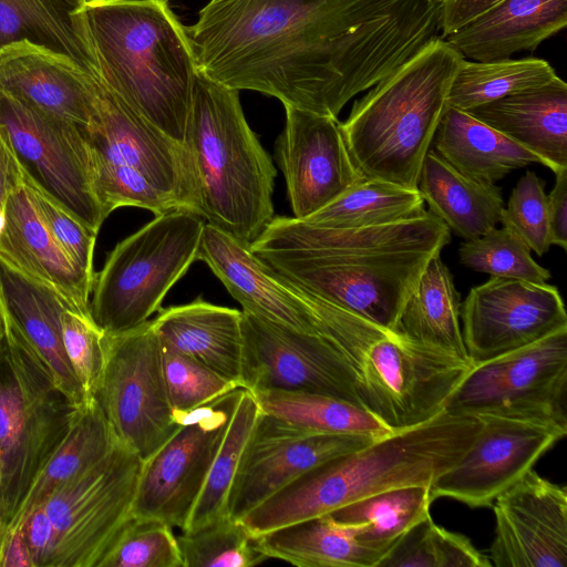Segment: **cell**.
Wrapping results in <instances>:
<instances>
[{
	"label": "cell",
	"mask_w": 567,
	"mask_h": 567,
	"mask_svg": "<svg viewBox=\"0 0 567 567\" xmlns=\"http://www.w3.org/2000/svg\"><path fill=\"white\" fill-rule=\"evenodd\" d=\"M530 252L514 231L503 226L462 243L458 258L465 267L492 277L545 284L551 275L534 260Z\"/></svg>",
	"instance_id": "cell-42"
},
{
	"label": "cell",
	"mask_w": 567,
	"mask_h": 567,
	"mask_svg": "<svg viewBox=\"0 0 567 567\" xmlns=\"http://www.w3.org/2000/svg\"><path fill=\"white\" fill-rule=\"evenodd\" d=\"M79 12L105 86L184 144L199 71L168 0H86Z\"/></svg>",
	"instance_id": "cell-3"
},
{
	"label": "cell",
	"mask_w": 567,
	"mask_h": 567,
	"mask_svg": "<svg viewBox=\"0 0 567 567\" xmlns=\"http://www.w3.org/2000/svg\"><path fill=\"white\" fill-rule=\"evenodd\" d=\"M464 59L445 39L436 38L353 103L340 130L363 178L417 189Z\"/></svg>",
	"instance_id": "cell-6"
},
{
	"label": "cell",
	"mask_w": 567,
	"mask_h": 567,
	"mask_svg": "<svg viewBox=\"0 0 567 567\" xmlns=\"http://www.w3.org/2000/svg\"><path fill=\"white\" fill-rule=\"evenodd\" d=\"M241 390L190 410L173 411L179 427L143 461L132 517L158 519L183 530Z\"/></svg>",
	"instance_id": "cell-14"
},
{
	"label": "cell",
	"mask_w": 567,
	"mask_h": 567,
	"mask_svg": "<svg viewBox=\"0 0 567 567\" xmlns=\"http://www.w3.org/2000/svg\"><path fill=\"white\" fill-rule=\"evenodd\" d=\"M143 460L118 440L42 505L55 534L49 567H100L132 507Z\"/></svg>",
	"instance_id": "cell-10"
},
{
	"label": "cell",
	"mask_w": 567,
	"mask_h": 567,
	"mask_svg": "<svg viewBox=\"0 0 567 567\" xmlns=\"http://www.w3.org/2000/svg\"><path fill=\"white\" fill-rule=\"evenodd\" d=\"M286 123L275 147L293 217L305 219L363 179L338 118L285 106Z\"/></svg>",
	"instance_id": "cell-20"
},
{
	"label": "cell",
	"mask_w": 567,
	"mask_h": 567,
	"mask_svg": "<svg viewBox=\"0 0 567 567\" xmlns=\"http://www.w3.org/2000/svg\"><path fill=\"white\" fill-rule=\"evenodd\" d=\"M450 240L430 210L364 228L274 217L250 249L299 289L396 331L420 276Z\"/></svg>",
	"instance_id": "cell-2"
},
{
	"label": "cell",
	"mask_w": 567,
	"mask_h": 567,
	"mask_svg": "<svg viewBox=\"0 0 567 567\" xmlns=\"http://www.w3.org/2000/svg\"><path fill=\"white\" fill-rule=\"evenodd\" d=\"M159 340L163 375L173 411L200 406L240 388L197 359Z\"/></svg>",
	"instance_id": "cell-45"
},
{
	"label": "cell",
	"mask_w": 567,
	"mask_h": 567,
	"mask_svg": "<svg viewBox=\"0 0 567 567\" xmlns=\"http://www.w3.org/2000/svg\"><path fill=\"white\" fill-rule=\"evenodd\" d=\"M417 189L429 210L464 240L477 238L502 221L501 187L462 174L433 150L426 153Z\"/></svg>",
	"instance_id": "cell-29"
},
{
	"label": "cell",
	"mask_w": 567,
	"mask_h": 567,
	"mask_svg": "<svg viewBox=\"0 0 567 567\" xmlns=\"http://www.w3.org/2000/svg\"><path fill=\"white\" fill-rule=\"evenodd\" d=\"M432 502L430 485H406L361 498L329 515L338 524L355 526L360 542L385 556L430 516Z\"/></svg>",
	"instance_id": "cell-34"
},
{
	"label": "cell",
	"mask_w": 567,
	"mask_h": 567,
	"mask_svg": "<svg viewBox=\"0 0 567 567\" xmlns=\"http://www.w3.org/2000/svg\"><path fill=\"white\" fill-rule=\"evenodd\" d=\"M0 567H33L30 551L20 528L4 538L0 551Z\"/></svg>",
	"instance_id": "cell-53"
},
{
	"label": "cell",
	"mask_w": 567,
	"mask_h": 567,
	"mask_svg": "<svg viewBox=\"0 0 567 567\" xmlns=\"http://www.w3.org/2000/svg\"><path fill=\"white\" fill-rule=\"evenodd\" d=\"M241 313L243 389L318 393L362 408L349 365L327 338Z\"/></svg>",
	"instance_id": "cell-15"
},
{
	"label": "cell",
	"mask_w": 567,
	"mask_h": 567,
	"mask_svg": "<svg viewBox=\"0 0 567 567\" xmlns=\"http://www.w3.org/2000/svg\"><path fill=\"white\" fill-rule=\"evenodd\" d=\"M100 567H183V558L172 526L131 517Z\"/></svg>",
	"instance_id": "cell-44"
},
{
	"label": "cell",
	"mask_w": 567,
	"mask_h": 567,
	"mask_svg": "<svg viewBox=\"0 0 567 567\" xmlns=\"http://www.w3.org/2000/svg\"><path fill=\"white\" fill-rule=\"evenodd\" d=\"M0 342V551L39 473L79 411L4 316Z\"/></svg>",
	"instance_id": "cell-8"
},
{
	"label": "cell",
	"mask_w": 567,
	"mask_h": 567,
	"mask_svg": "<svg viewBox=\"0 0 567 567\" xmlns=\"http://www.w3.org/2000/svg\"><path fill=\"white\" fill-rule=\"evenodd\" d=\"M567 327L522 348L474 363L445 411L508 415L567 426Z\"/></svg>",
	"instance_id": "cell-11"
},
{
	"label": "cell",
	"mask_w": 567,
	"mask_h": 567,
	"mask_svg": "<svg viewBox=\"0 0 567 567\" xmlns=\"http://www.w3.org/2000/svg\"><path fill=\"white\" fill-rule=\"evenodd\" d=\"M116 441L97 401L82 405L65 437L34 480L8 535L58 488L102 458Z\"/></svg>",
	"instance_id": "cell-33"
},
{
	"label": "cell",
	"mask_w": 567,
	"mask_h": 567,
	"mask_svg": "<svg viewBox=\"0 0 567 567\" xmlns=\"http://www.w3.org/2000/svg\"><path fill=\"white\" fill-rule=\"evenodd\" d=\"M83 130L93 158L141 172L183 209L204 217L197 171L188 148L133 111L102 80L95 115Z\"/></svg>",
	"instance_id": "cell-17"
},
{
	"label": "cell",
	"mask_w": 567,
	"mask_h": 567,
	"mask_svg": "<svg viewBox=\"0 0 567 567\" xmlns=\"http://www.w3.org/2000/svg\"><path fill=\"white\" fill-rule=\"evenodd\" d=\"M183 567H252L269 559L240 520H217L177 537Z\"/></svg>",
	"instance_id": "cell-41"
},
{
	"label": "cell",
	"mask_w": 567,
	"mask_h": 567,
	"mask_svg": "<svg viewBox=\"0 0 567 567\" xmlns=\"http://www.w3.org/2000/svg\"><path fill=\"white\" fill-rule=\"evenodd\" d=\"M6 333V321H4V313L2 310V307L0 305V342L2 341Z\"/></svg>",
	"instance_id": "cell-54"
},
{
	"label": "cell",
	"mask_w": 567,
	"mask_h": 567,
	"mask_svg": "<svg viewBox=\"0 0 567 567\" xmlns=\"http://www.w3.org/2000/svg\"><path fill=\"white\" fill-rule=\"evenodd\" d=\"M460 310V293L440 254L429 261L405 301L396 331L420 343L471 361L462 337Z\"/></svg>",
	"instance_id": "cell-32"
},
{
	"label": "cell",
	"mask_w": 567,
	"mask_h": 567,
	"mask_svg": "<svg viewBox=\"0 0 567 567\" xmlns=\"http://www.w3.org/2000/svg\"><path fill=\"white\" fill-rule=\"evenodd\" d=\"M25 185L55 240L82 271L95 278L93 255L97 234L43 192Z\"/></svg>",
	"instance_id": "cell-48"
},
{
	"label": "cell",
	"mask_w": 567,
	"mask_h": 567,
	"mask_svg": "<svg viewBox=\"0 0 567 567\" xmlns=\"http://www.w3.org/2000/svg\"><path fill=\"white\" fill-rule=\"evenodd\" d=\"M95 400L116 439L143 461L177 431L153 320L105 334V362Z\"/></svg>",
	"instance_id": "cell-12"
},
{
	"label": "cell",
	"mask_w": 567,
	"mask_h": 567,
	"mask_svg": "<svg viewBox=\"0 0 567 567\" xmlns=\"http://www.w3.org/2000/svg\"><path fill=\"white\" fill-rule=\"evenodd\" d=\"M0 305L45 364L58 386L79 408L85 393L66 357L62 338V312L74 311L53 288L24 275L0 258Z\"/></svg>",
	"instance_id": "cell-25"
},
{
	"label": "cell",
	"mask_w": 567,
	"mask_h": 567,
	"mask_svg": "<svg viewBox=\"0 0 567 567\" xmlns=\"http://www.w3.org/2000/svg\"><path fill=\"white\" fill-rule=\"evenodd\" d=\"M293 287L312 312L318 333L349 365L362 408L392 432L445 411L474 364Z\"/></svg>",
	"instance_id": "cell-5"
},
{
	"label": "cell",
	"mask_w": 567,
	"mask_h": 567,
	"mask_svg": "<svg viewBox=\"0 0 567 567\" xmlns=\"http://www.w3.org/2000/svg\"><path fill=\"white\" fill-rule=\"evenodd\" d=\"M23 184V171L9 143L0 132V224L8 197Z\"/></svg>",
	"instance_id": "cell-52"
},
{
	"label": "cell",
	"mask_w": 567,
	"mask_h": 567,
	"mask_svg": "<svg viewBox=\"0 0 567 567\" xmlns=\"http://www.w3.org/2000/svg\"><path fill=\"white\" fill-rule=\"evenodd\" d=\"M17 528H20L23 533L33 561V567H49L55 534L53 525L43 506L30 513Z\"/></svg>",
	"instance_id": "cell-49"
},
{
	"label": "cell",
	"mask_w": 567,
	"mask_h": 567,
	"mask_svg": "<svg viewBox=\"0 0 567 567\" xmlns=\"http://www.w3.org/2000/svg\"><path fill=\"white\" fill-rule=\"evenodd\" d=\"M556 76L549 62L534 56L493 61L464 59L452 81L447 106L467 111L544 85Z\"/></svg>",
	"instance_id": "cell-38"
},
{
	"label": "cell",
	"mask_w": 567,
	"mask_h": 567,
	"mask_svg": "<svg viewBox=\"0 0 567 567\" xmlns=\"http://www.w3.org/2000/svg\"><path fill=\"white\" fill-rule=\"evenodd\" d=\"M466 353L477 363L535 342L567 327L557 287L492 277L473 287L461 303Z\"/></svg>",
	"instance_id": "cell-18"
},
{
	"label": "cell",
	"mask_w": 567,
	"mask_h": 567,
	"mask_svg": "<svg viewBox=\"0 0 567 567\" xmlns=\"http://www.w3.org/2000/svg\"><path fill=\"white\" fill-rule=\"evenodd\" d=\"M0 258L24 275L53 288L75 312L90 318L95 278L82 271L42 219L29 187L8 197L0 224Z\"/></svg>",
	"instance_id": "cell-24"
},
{
	"label": "cell",
	"mask_w": 567,
	"mask_h": 567,
	"mask_svg": "<svg viewBox=\"0 0 567 567\" xmlns=\"http://www.w3.org/2000/svg\"><path fill=\"white\" fill-rule=\"evenodd\" d=\"M261 412L255 395L243 389L183 533L229 517L230 494Z\"/></svg>",
	"instance_id": "cell-35"
},
{
	"label": "cell",
	"mask_w": 567,
	"mask_h": 567,
	"mask_svg": "<svg viewBox=\"0 0 567 567\" xmlns=\"http://www.w3.org/2000/svg\"><path fill=\"white\" fill-rule=\"evenodd\" d=\"M466 112L537 155L555 174L567 169V84L558 75Z\"/></svg>",
	"instance_id": "cell-26"
},
{
	"label": "cell",
	"mask_w": 567,
	"mask_h": 567,
	"mask_svg": "<svg viewBox=\"0 0 567 567\" xmlns=\"http://www.w3.org/2000/svg\"><path fill=\"white\" fill-rule=\"evenodd\" d=\"M262 412L303 429L332 434H362L380 439L393 433L363 408L330 395L266 390L252 393Z\"/></svg>",
	"instance_id": "cell-36"
},
{
	"label": "cell",
	"mask_w": 567,
	"mask_h": 567,
	"mask_svg": "<svg viewBox=\"0 0 567 567\" xmlns=\"http://www.w3.org/2000/svg\"><path fill=\"white\" fill-rule=\"evenodd\" d=\"M464 535L436 525L431 516L409 530L378 567H491Z\"/></svg>",
	"instance_id": "cell-40"
},
{
	"label": "cell",
	"mask_w": 567,
	"mask_h": 567,
	"mask_svg": "<svg viewBox=\"0 0 567 567\" xmlns=\"http://www.w3.org/2000/svg\"><path fill=\"white\" fill-rule=\"evenodd\" d=\"M241 311L202 298L159 310L153 319L162 340L241 388L244 334Z\"/></svg>",
	"instance_id": "cell-28"
},
{
	"label": "cell",
	"mask_w": 567,
	"mask_h": 567,
	"mask_svg": "<svg viewBox=\"0 0 567 567\" xmlns=\"http://www.w3.org/2000/svg\"><path fill=\"white\" fill-rule=\"evenodd\" d=\"M481 427L461 458L431 485V497H447L472 508L489 507L567 434L555 422L482 415Z\"/></svg>",
	"instance_id": "cell-16"
},
{
	"label": "cell",
	"mask_w": 567,
	"mask_h": 567,
	"mask_svg": "<svg viewBox=\"0 0 567 567\" xmlns=\"http://www.w3.org/2000/svg\"><path fill=\"white\" fill-rule=\"evenodd\" d=\"M206 219L185 209L155 216L109 254L95 275L93 321L105 334L146 322L169 289L197 260Z\"/></svg>",
	"instance_id": "cell-9"
},
{
	"label": "cell",
	"mask_w": 567,
	"mask_h": 567,
	"mask_svg": "<svg viewBox=\"0 0 567 567\" xmlns=\"http://www.w3.org/2000/svg\"><path fill=\"white\" fill-rule=\"evenodd\" d=\"M423 204L419 189L363 178L301 220L322 227L364 228L417 216L425 210Z\"/></svg>",
	"instance_id": "cell-37"
},
{
	"label": "cell",
	"mask_w": 567,
	"mask_h": 567,
	"mask_svg": "<svg viewBox=\"0 0 567 567\" xmlns=\"http://www.w3.org/2000/svg\"><path fill=\"white\" fill-rule=\"evenodd\" d=\"M92 189L105 218L123 206L152 212L155 216L183 209L178 202L141 172L92 157Z\"/></svg>",
	"instance_id": "cell-43"
},
{
	"label": "cell",
	"mask_w": 567,
	"mask_h": 567,
	"mask_svg": "<svg viewBox=\"0 0 567 567\" xmlns=\"http://www.w3.org/2000/svg\"><path fill=\"white\" fill-rule=\"evenodd\" d=\"M547 195L550 244L567 249V169L558 172Z\"/></svg>",
	"instance_id": "cell-51"
},
{
	"label": "cell",
	"mask_w": 567,
	"mask_h": 567,
	"mask_svg": "<svg viewBox=\"0 0 567 567\" xmlns=\"http://www.w3.org/2000/svg\"><path fill=\"white\" fill-rule=\"evenodd\" d=\"M567 25V0H502L444 38L472 61L533 51Z\"/></svg>",
	"instance_id": "cell-27"
},
{
	"label": "cell",
	"mask_w": 567,
	"mask_h": 567,
	"mask_svg": "<svg viewBox=\"0 0 567 567\" xmlns=\"http://www.w3.org/2000/svg\"><path fill=\"white\" fill-rule=\"evenodd\" d=\"M187 30L208 79L334 118L441 38L435 0H209Z\"/></svg>",
	"instance_id": "cell-1"
},
{
	"label": "cell",
	"mask_w": 567,
	"mask_h": 567,
	"mask_svg": "<svg viewBox=\"0 0 567 567\" xmlns=\"http://www.w3.org/2000/svg\"><path fill=\"white\" fill-rule=\"evenodd\" d=\"M432 145L462 174L495 183L509 172L542 159L466 111L446 106Z\"/></svg>",
	"instance_id": "cell-30"
},
{
	"label": "cell",
	"mask_w": 567,
	"mask_h": 567,
	"mask_svg": "<svg viewBox=\"0 0 567 567\" xmlns=\"http://www.w3.org/2000/svg\"><path fill=\"white\" fill-rule=\"evenodd\" d=\"M184 145L207 223L251 245L274 219L277 171L248 125L239 91L198 73Z\"/></svg>",
	"instance_id": "cell-7"
},
{
	"label": "cell",
	"mask_w": 567,
	"mask_h": 567,
	"mask_svg": "<svg viewBox=\"0 0 567 567\" xmlns=\"http://www.w3.org/2000/svg\"><path fill=\"white\" fill-rule=\"evenodd\" d=\"M73 2H75L76 4L79 6H83V3L86 1V0H72Z\"/></svg>",
	"instance_id": "cell-55"
},
{
	"label": "cell",
	"mask_w": 567,
	"mask_h": 567,
	"mask_svg": "<svg viewBox=\"0 0 567 567\" xmlns=\"http://www.w3.org/2000/svg\"><path fill=\"white\" fill-rule=\"evenodd\" d=\"M495 534L487 555L496 567L567 566V488L533 468L491 505Z\"/></svg>",
	"instance_id": "cell-21"
},
{
	"label": "cell",
	"mask_w": 567,
	"mask_h": 567,
	"mask_svg": "<svg viewBox=\"0 0 567 567\" xmlns=\"http://www.w3.org/2000/svg\"><path fill=\"white\" fill-rule=\"evenodd\" d=\"M501 224L514 231L538 256L549 250L548 199L545 182L536 173L527 171L519 178L504 207Z\"/></svg>",
	"instance_id": "cell-46"
},
{
	"label": "cell",
	"mask_w": 567,
	"mask_h": 567,
	"mask_svg": "<svg viewBox=\"0 0 567 567\" xmlns=\"http://www.w3.org/2000/svg\"><path fill=\"white\" fill-rule=\"evenodd\" d=\"M101 76L66 54L20 40L0 48V89L50 115L87 127Z\"/></svg>",
	"instance_id": "cell-22"
},
{
	"label": "cell",
	"mask_w": 567,
	"mask_h": 567,
	"mask_svg": "<svg viewBox=\"0 0 567 567\" xmlns=\"http://www.w3.org/2000/svg\"><path fill=\"white\" fill-rule=\"evenodd\" d=\"M0 132L33 186L94 233L106 219L92 189V154L83 127L0 89Z\"/></svg>",
	"instance_id": "cell-13"
},
{
	"label": "cell",
	"mask_w": 567,
	"mask_h": 567,
	"mask_svg": "<svg viewBox=\"0 0 567 567\" xmlns=\"http://www.w3.org/2000/svg\"><path fill=\"white\" fill-rule=\"evenodd\" d=\"M243 310L301 332L318 333L312 312L298 290L245 244L205 223L197 251Z\"/></svg>",
	"instance_id": "cell-23"
},
{
	"label": "cell",
	"mask_w": 567,
	"mask_h": 567,
	"mask_svg": "<svg viewBox=\"0 0 567 567\" xmlns=\"http://www.w3.org/2000/svg\"><path fill=\"white\" fill-rule=\"evenodd\" d=\"M62 338L66 357L82 385L86 400L95 399L105 362V333L93 319L65 309Z\"/></svg>",
	"instance_id": "cell-47"
},
{
	"label": "cell",
	"mask_w": 567,
	"mask_h": 567,
	"mask_svg": "<svg viewBox=\"0 0 567 567\" xmlns=\"http://www.w3.org/2000/svg\"><path fill=\"white\" fill-rule=\"evenodd\" d=\"M502 0H437L441 38L458 30Z\"/></svg>",
	"instance_id": "cell-50"
},
{
	"label": "cell",
	"mask_w": 567,
	"mask_h": 567,
	"mask_svg": "<svg viewBox=\"0 0 567 567\" xmlns=\"http://www.w3.org/2000/svg\"><path fill=\"white\" fill-rule=\"evenodd\" d=\"M28 24L33 43L66 54L100 75L79 9L72 0H10Z\"/></svg>",
	"instance_id": "cell-39"
},
{
	"label": "cell",
	"mask_w": 567,
	"mask_h": 567,
	"mask_svg": "<svg viewBox=\"0 0 567 567\" xmlns=\"http://www.w3.org/2000/svg\"><path fill=\"white\" fill-rule=\"evenodd\" d=\"M374 440L315 432L261 412L230 494L229 517L240 520L306 472Z\"/></svg>",
	"instance_id": "cell-19"
},
{
	"label": "cell",
	"mask_w": 567,
	"mask_h": 567,
	"mask_svg": "<svg viewBox=\"0 0 567 567\" xmlns=\"http://www.w3.org/2000/svg\"><path fill=\"white\" fill-rule=\"evenodd\" d=\"M480 427L478 416L443 411L311 468L240 520L256 537L386 489L431 486L461 458Z\"/></svg>",
	"instance_id": "cell-4"
},
{
	"label": "cell",
	"mask_w": 567,
	"mask_h": 567,
	"mask_svg": "<svg viewBox=\"0 0 567 567\" xmlns=\"http://www.w3.org/2000/svg\"><path fill=\"white\" fill-rule=\"evenodd\" d=\"M268 557L298 567H378L384 555L363 545L352 525L329 514L290 524L254 537Z\"/></svg>",
	"instance_id": "cell-31"
}]
</instances>
